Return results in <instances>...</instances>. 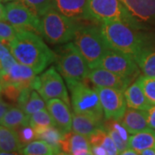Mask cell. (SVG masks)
<instances>
[{
	"mask_svg": "<svg viewBox=\"0 0 155 155\" xmlns=\"http://www.w3.org/2000/svg\"><path fill=\"white\" fill-rule=\"evenodd\" d=\"M107 134L108 133H107L105 127H104V128L98 129L95 133L91 134L88 137V140L91 145V146H98V145L102 144V142H103L104 139L105 138Z\"/></svg>",
	"mask_w": 155,
	"mask_h": 155,
	"instance_id": "obj_35",
	"label": "cell"
},
{
	"mask_svg": "<svg viewBox=\"0 0 155 155\" xmlns=\"http://www.w3.org/2000/svg\"><path fill=\"white\" fill-rule=\"evenodd\" d=\"M128 144L138 154L145 149L155 148V129L150 128L131 134L128 138Z\"/></svg>",
	"mask_w": 155,
	"mask_h": 155,
	"instance_id": "obj_24",
	"label": "cell"
},
{
	"mask_svg": "<svg viewBox=\"0 0 155 155\" xmlns=\"http://www.w3.org/2000/svg\"><path fill=\"white\" fill-rule=\"evenodd\" d=\"M102 35L110 49L134 56L146 46L150 44L145 35L139 29L121 21L101 22Z\"/></svg>",
	"mask_w": 155,
	"mask_h": 155,
	"instance_id": "obj_2",
	"label": "cell"
},
{
	"mask_svg": "<svg viewBox=\"0 0 155 155\" xmlns=\"http://www.w3.org/2000/svg\"><path fill=\"white\" fill-rule=\"evenodd\" d=\"M25 155H54L59 154L57 150L43 140H33L25 146L22 150Z\"/></svg>",
	"mask_w": 155,
	"mask_h": 155,
	"instance_id": "obj_26",
	"label": "cell"
},
{
	"mask_svg": "<svg viewBox=\"0 0 155 155\" xmlns=\"http://www.w3.org/2000/svg\"><path fill=\"white\" fill-rule=\"evenodd\" d=\"M15 130H17L22 147L27 146L28 143L32 142L35 139H36L35 132L33 127H31L30 125H28V126H20V127H17Z\"/></svg>",
	"mask_w": 155,
	"mask_h": 155,
	"instance_id": "obj_33",
	"label": "cell"
},
{
	"mask_svg": "<svg viewBox=\"0 0 155 155\" xmlns=\"http://www.w3.org/2000/svg\"><path fill=\"white\" fill-rule=\"evenodd\" d=\"M102 147H104V149L106 150L107 152V154L109 155H116L119 154V152H118V149L116 147V144L114 142V140H112L110 136L107 134V135L105 136V138L104 139L102 144H101Z\"/></svg>",
	"mask_w": 155,
	"mask_h": 155,
	"instance_id": "obj_36",
	"label": "cell"
},
{
	"mask_svg": "<svg viewBox=\"0 0 155 155\" xmlns=\"http://www.w3.org/2000/svg\"><path fill=\"white\" fill-rule=\"evenodd\" d=\"M140 154L142 155H155V148H147L140 153Z\"/></svg>",
	"mask_w": 155,
	"mask_h": 155,
	"instance_id": "obj_42",
	"label": "cell"
},
{
	"mask_svg": "<svg viewBox=\"0 0 155 155\" xmlns=\"http://www.w3.org/2000/svg\"><path fill=\"white\" fill-rule=\"evenodd\" d=\"M2 91H3V84H2V80H1V77H0V98L2 96Z\"/></svg>",
	"mask_w": 155,
	"mask_h": 155,
	"instance_id": "obj_45",
	"label": "cell"
},
{
	"mask_svg": "<svg viewBox=\"0 0 155 155\" xmlns=\"http://www.w3.org/2000/svg\"><path fill=\"white\" fill-rule=\"evenodd\" d=\"M97 67L134 78L139 77L140 71L133 56L113 49L107 51Z\"/></svg>",
	"mask_w": 155,
	"mask_h": 155,
	"instance_id": "obj_10",
	"label": "cell"
},
{
	"mask_svg": "<svg viewBox=\"0 0 155 155\" xmlns=\"http://www.w3.org/2000/svg\"><path fill=\"white\" fill-rule=\"evenodd\" d=\"M84 80L66 79L70 91V100L75 113L104 120V110L99 96L95 89H91Z\"/></svg>",
	"mask_w": 155,
	"mask_h": 155,
	"instance_id": "obj_4",
	"label": "cell"
},
{
	"mask_svg": "<svg viewBox=\"0 0 155 155\" xmlns=\"http://www.w3.org/2000/svg\"><path fill=\"white\" fill-rule=\"evenodd\" d=\"M45 102L46 101L43 98H41V96L39 94L38 91H35V90H33L29 99L25 104V105L23 106L22 110L28 117H30V116L33 115L36 111L44 109L46 107Z\"/></svg>",
	"mask_w": 155,
	"mask_h": 155,
	"instance_id": "obj_27",
	"label": "cell"
},
{
	"mask_svg": "<svg viewBox=\"0 0 155 155\" xmlns=\"http://www.w3.org/2000/svg\"><path fill=\"white\" fill-rule=\"evenodd\" d=\"M11 54V52L8 45L3 42L2 41H0V61L4 60L7 56Z\"/></svg>",
	"mask_w": 155,
	"mask_h": 155,
	"instance_id": "obj_39",
	"label": "cell"
},
{
	"mask_svg": "<svg viewBox=\"0 0 155 155\" xmlns=\"http://www.w3.org/2000/svg\"><path fill=\"white\" fill-rule=\"evenodd\" d=\"M61 147L63 153L65 154H92L91 145L88 138L73 131L65 134L64 138L61 141Z\"/></svg>",
	"mask_w": 155,
	"mask_h": 155,
	"instance_id": "obj_17",
	"label": "cell"
},
{
	"mask_svg": "<svg viewBox=\"0 0 155 155\" xmlns=\"http://www.w3.org/2000/svg\"><path fill=\"white\" fill-rule=\"evenodd\" d=\"M24 4L32 9L39 17L44 15L52 8V0H22Z\"/></svg>",
	"mask_w": 155,
	"mask_h": 155,
	"instance_id": "obj_31",
	"label": "cell"
},
{
	"mask_svg": "<svg viewBox=\"0 0 155 155\" xmlns=\"http://www.w3.org/2000/svg\"><path fill=\"white\" fill-rule=\"evenodd\" d=\"M138 81L141 85L147 98L152 105H155V78L147 76H139Z\"/></svg>",
	"mask_w": 155,
	"mask_h": 155,
	"instance_id": "obj_29",
	"label": "cell"
},
{
	"mask_svg": "<svg viewBox=\"0 0 155 155\" xmlns=\"http://www.w3.org/2000/svg\"><path fill=\"white\" fill-rule=\"evenodd\" d=\"M22 148L23 147L17 130L2 126L0 132V154L22 153Z\"/></svg>",
	"mask_w": 155,
	"mask_h": 155,
	"instance_id": "obj_19",
	"label": "cell"
},
{
	"mask_svg": "<svg viewBox=\"0 0 155 155\" xmlns=\"http://www.w3.org/2000/svg\"><path fill=\"white\" fill-rule=\"evenodd\" d=\"M40 79L41 84L37 91L45 101L52 98H61L67 104H70L71 100L69 99L63 78L54 67H51L42 72L40 76Z\"/></svg>",
	"mask_w": 155,
	"mask_h": 155,
	"instance_id": "obj_11",
	"label": "cell"
},
{
	"mask_svg": "<svg viewBox=\"0 0 155 155\" xmlns=\"http://www.w3.org/2000/svg\"><path fill=\"white\" fill-rule=\"evenodd\" d=\"M147 116L150 127L155 129V105H153L147 110Z\"/></svg>",
	"mask_w": 155,
	"mask_h": 155,
	"instance_id": "obj_38",
	"label": "cell"
},
{
	"mask_svg": "<svg viewBox=\"0 0 155 155\" xmlns=\"http://www.w3.org/2000/svg\"><path fill=\"white\" fill-rule=\"evenodd\" d=\"M1 127H2V126L0 125V132H1Z\"/></svg>",
	"mask_w": 155,
	"mask_h": 155,
	"instance_id": "obj_47",
	"label": "cell"
},
{
	"mask_svg": "<svg viewBox=\"0 0 155 155\" xmlns=\"http://www.w3.org/2000/svg\"><path fill=\"white\" fill-rule=\"evenodd\" d=\"M11 107H12L11 104L5 103V101L2 100V98H0V121L3 118V116H5V114L9 110V109Z\"/></svg>",
	"mask_w": 155,
	"mask_h": 155,
	"instance_id": "obj_40",
	"label": "cell"
},
{
	"mask_svg": "<svg viewBox=\"0 0 155 155\" xmlns=\"http://www.w3.org/2000/svg\"><path fill=\"white\" fill-rule=\"evenodd\" d=\"M36 139L43 140L48 144L54 147L59 154H61L62 150L61 147V141L64 138L65 134L56 126H42V127H33Z\"/></svg>",
	"mask_w": 155,
	"mask_h": 155,
	"instance_id": "obj_23",
	"label": "cell"
},
{
	"mask_svg": "<svg viewBox=\"0 0 155 155\" xmlns=\"http://www.w3.org/2000/svg\"><path fill=\"white\" fill-rule=\"evenodd\" d=\"M29 125L32 127L42 126H55L53 117L51 116L48 109H42L36 111L29 117Z\"/></svg>",
	"mask_w": 155,
	"mask_h": 155,
	"instance_id": "obj_28",
	"label": "cell"
},
{
	"mask_svg": "<svg viewBox=\"0 0 155 155\" xmlns=\"http://www.w3.org/2000/svg\"><path fill=\"white\" fill-rule=\"evenodd\" d=\"M143 75L155 78V48L151 44L146 46L134 57Z\"/></svg>",
	"mask_w": 155,
	"mask_h": 155,
	"instance_id": "obj_22",
	"label": "cell"
},
{
	"mask_svg": "<svg viewBox=\"0 0 155 155\" xmlns=\"http://www.w3.org/2000/svg\"><path fill=\"white\" fill-rule=\"evenodd\" d=\"M36 76V72L31 67L17 61L6 72H0L3 86L6 84H16L20 88L31 87L32 81Z\"/></svg>",
	"mask_w": 155,
	"mask_h": 155,
	"instance_id": "obj_14",
	"label": "cell"
},
{
	"mask_svg": "<svg viewBox=\"0 0 155 155\" xmlns=\"http://www.w3.org/2000/svg\"><path fill=\"white\" fill-rule=\"evenodd\" d=\"M73 43L91 69L98 67L102 58L110 49L102 35L100 27L94 24H78Z\"/></svg>",
	"mask_w": 155,
	"mask_h": 155,
	"instance_id": "obj_3",
	"label": "cell"
},
{
	"mask_svg": "<svg viewBox=\"0 0 155 155\" xmlns=\"http://www.w3.org/2000/svg\"><path fill=\"white\" fill-rule=\"evenodd\" d=\"M124 95L128 108L147 110L153 106L147 98L138 79L125 90Z\"/></svg>",
	"mask_w": 155,
	"mask_h": 155,
	"instance_id": "obj_21",
	"label": "cell"
},
{
	"mask_svg": "<svg viewBox=\"0 0 155 155\" xmlns=\"http://www.w3.org/2000/svg\"><path fill=\"white\" fill-rule=\"evenodd\" d=\"M0 1H1V0H0Z\"/></svg>",
	"mask_w": 155,
	"mask_h": 155,
	"instance_id": "obj_48",
	"label": "cell"
},
{
	"mask_svg": "<svg viewBox=\"0 0 155 155\" xmlns=\"http://www.w3.org/2000/svg\"><path fill=\"white\" fill-rule=\"evenodd\" d=\"M17 29L10 22L0 20V41L8 45V43L15 38Z\"/></svg>",
	"mask_w": 155,
	"mask_h": 155,
	"instance_id": "obj_32",
	"label": "cell"
},
{
	"mask_svg": "<svg viewBox=\"0 0 155 155\" xmlns=\"http://www.w3.org/2000/svg\"><path fill=\"white\" fill-rule=\"evenodd\" d=\"M140 29L155 28V0H121Z\"/></svg>",
	"mask_w": 155,
	"mask_h": 155,
	"instance_id": "obj_13",
	"label": "cell"
},
{
	"mask_svg": "<svg viewBox=\"0 0 155 155\" xmlns=\"http://www.w3.org/2000/svg\"><path fill=\"white\" fill-rule=\"evenodd\" d=\"M121 124L130 134L151 128L147 122V110L134 108H128L126 110L125 114L121 119Z\"/></svg>",
	"mask_w": 155,
	"mask_h": 155,
	"instance_id": "obj_18",
	"label": "cell"
},
{
	"mask_svg": "<svg viewBox=\"0 0 155 155\" xmlns=\"http://www.w3.org/2000/svg\"><path fill=\"white\" fill-rule=\"evenodd\" d=\"M91 153L92 154L96 155H106L107 152L104 149V147H102L101 145L98 146H91Z\"/></svg>",
	"mask_w": 155,
	"mask_h": 155,
	"instance_id": "obj_41",
	"label": "cell"
},
{
	"mask_svg": "<svg viewBox=\"0 0 155 155\" xmlns=\"http://www.w3.org/2000/svg\"><path fill=\"white\" fill-rule=\"evenodd\" d=\"M34 89L31 87H27V88H22L20 95H19V97H18V101H17V107H19L20 109H22L23 106L25 105V104L28 102V100L30 97V95L31 92Z\"/></svg>",
	"mask_w": 155,
	"mask_h": 155,
	"instance_id": "obj_37",
	"label": "cell"
},
{
	"mask_svg": "<svg viewBox=\"0 0 155 155\" xmlns=\"http://www.w3.org/2000/svg\"><path fill=\"white\" fill-rule=\"evenodd\" d=\"M56 67L65 79L84 80L91 70L73 42H67L55 51Z\"/></svg>",
	"mask_w": 155,
	"mask_h": 155,
	"instance_id": "obj_6",
	"label": "cell"
},
{
	"mask_svg": "<svg viewBox=\"0 0 155 155\" xmlns=\"http://www.w3.org/2000/svg\"><path fill=\"white\" fill-rule=\"evenodd\" d=\"M87 16L88 20L100 23L108 21H121L140 30L138 22L121 0H88Z\"/></svg>",
	"mask_w": 155,
	"mask_h": 155,
	"instance_id": "obj_7",
	"label": "cell"
},
{
	"mask_svg": "<svg viewBox=\"0 0 155 155\" xmlns=\"http://www.w3.org/2000/svg\"><path fill=\"white\" fill-rule=\"evenodd\" d=\"M22 89L16 84H6L3 86V91L2 94L5 97V98L11 104H17L18 97L21 92Z\"/></svg>",
	"mask_w": 155,
	"mask_h": 155,
	"instance_id": "obj_34",
	"label": "cell"
},
{
	"mask_svg": "<svg viewBox=\"0 0 155 155\" xmlns=\"http://www.w3.org/2000/svg\"><path fill=\"white\" fill-rule=\"evenodd\" d=\"M3 1H5V2H11V1H14V0H3Z\"/></svg>",
	"mask_w": 155,
	"mask_h": 155,
	"instance_id": "obj_46",
	"label": "cell"
},
{
	"mask_svg": "<svg viewBox=\"0 0 155 155\" xmlns=\"http://www.w3.org/2000/svg\"><path fill=\"white\" fill-rule=\"evenodd\" d=\"M87 78L96 86L117 89L122 91H125L134 80V78L120 75L101 67L91 69Z\"/></svg>",
	"mask_w": 155,
	"mask_h": 155,
	"instance_id": "obj_12",
	"label": "cell"
},
{
	"mask_svg": "<svg viewBox=\"0 0 155 155\" xmlns=\"http://www.w3.org/2000/svg\"><path fill=\"white\" fill-rule=\"evenodd\" d=\"M104 127L103 121L75 112L72 114V131L84 135L87 138L98 129Z\"/></svg>",
	"mask_w": 155,
	"mask_h": 155,
	"instance_id": "obj_20",
	"label": "cell"
},
{
	"mask_svg": "<svg viewBox=\"0 0 155 155\" xmlns=\"http://www.w3.org/2000/svg\"><path fill=\"white\" fill-rule=\"evenodd\" d=\"M0 125L16 129L20 126L29 125V117L19 107H11L0 121Z\"/></svg>",
	"mask_w": 155,
	"mask_h": 155,
	"instance_id": "obj_25",
	"label": "cell"
},
{
	"mask_svg": "<svg viewBox=\"0 0 155 155\" xmlns=\"http://www.w3.org/2000/svg\"><path fill=\"white\" fill-rule=\"evenodd\" d=\"M94 89L99 96L105 120L121 121L127 110L124 91L114 88L96 86Z\"/></svg>",
	"mask_w": 155,
	"mask_h": 155,
	"instance_id": "obj_9",
	"label": "cell"
},
{
	"mask_svg": "<svg viewBox=\"0 0 155 155\" xmlns=\"http://www.w3.org/2000/svg\"><path fill=\"white\" fill-rule=\"evenodd\" d=\"M41 35L52 44H65L73 40L78 23L51 8L41 17Z\"/></svg>",
	"mask_w": 155,
	"mask_h": 155,
	"instance_id": "obj_5",
	"label": "cell"
},
{
	"mask_svg": "<svg viewBox=\"0 0 155 155\" xmlns=\"http://www.w3.org/2000/svg\"><path fill=\"white\" fill-rule=\"evenodd\" d=\"M0 20H5V7L0 3Z\"/></svg>",
	"mask_w": 155,
	"mask_h": 155,
	"instance_id": "obj_43",
	"label": "cell"
},
{
	"mask_svg": "<svg viewBox=\"0 0 155 155\" xmlns=\"http://www.w3.org/2000/svg\"><path fill=\"white\" fill-rule=\"evenodd\" d=\"M88 0H52V8L74 21L88 20Z\"/></svg>",
	"mask_w": 155,
	"mask_h": 155,
	"instance_id": "obj_16",
	"label": "cell"
},
{
	"mask_svg": "<svg viewBox=\"0 0 155 155\" xmlns=\"http://www.w3.org/2000/svg\"><path fill=\"white\" fill-rule=\"evenodd\" d=\"M5 7V20L17 29H28L41 35V17L22 0L11 1Z\"/></svg>",
	"mask_w": 155,
	"mask_h": 155,
	"instance_id": "obj_8",
	"label": "cell"
},
{
	"mask_svg": "<svg viewBox=\"0 0 155 155\" xmlns=\"http://www.w3.org/2000/svg\"><path fill=\"white\" fill-rule=\"evenodd\" d=\"M122 155H136L138 154V153L136 151H134L133 148H128L126 151H124L122 153Z\"/></svg>",
	"mask_w": 155,
	"mask_h": 155,
	"instance_id": "obj_44",
	"label": "cell"
},
{
	"mask_svg": "<svg viewBox=\"0 0 155 155\" xmlns=\"http://www.w3.org/2000/svg\"><path fill=\"white\" fill-rule=\"evenodd\" d=\"M12 55L19 63L31 67L36 74L55 61V53L50 49L40 35L28 29H17V33L8 43Z\"/></svg>",
	"mask_w": 155,
	"mask_h": 155,
	"instance_id": "obj_1",
	"label": "cell"
},
{
	"mask_svg": "<svg viewBox=\"0 0 155 155\" xmlns=\"http://www.w3.org/2000/svg\"><path fill=\"white\" fill-rule=\"evenodd\" d=\"M104 127H105V129L106 131H107V133H108V134L114 140L116 147L118 149V152H119V154H122L124 151H126L128 148H130L129 144H128V140L123 138L122 135H121V134L119 133L115 127H112L110 123L105 124Z\"/></svg>",
	"mask_w": 155,
	"mask_h": 155,
	"instance_id": "obj_30",
	"label": "cell"
},
{
	"mask_svg": "<svg viewBox=\"0 0 155 155\" xmlns=\"http://www.w3.org/2000/svg\"><path fill=\"white\" fill-rule=\"evenodd\" d=\"M46 106L56 127L64 134L70 132L72 126V114L69 104L61 98H52L46 101Z\"/></svg>",
	"mask_w": 155,
	"mask_h": 155,
	"instance_id": "obj_15",
	"label": "cell"
}]
</instances>
